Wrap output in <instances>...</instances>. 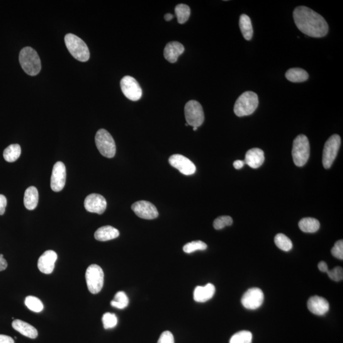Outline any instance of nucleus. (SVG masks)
<instances>
[{
	"label": "nucleus",
	"instance_id": "nucleus-1",
	"mask_svg": "<svg viewBox=\"0 0 343 343\" xmlns=\"http://www.w3.org/2000/svg\"><path fill=\"white\" fill-rule=\"evenodd\" d=\"M293 18L296 26L306 35L322 38L328 33V26L325 19L308 7H296L293 12Z\"/></svg>",
	"mask_w": 343,
	"mask_h": 343
},
{
	"label": "nucleus",
	"instance_id": "nucleus-2",
	"mask_svg": "<svg viewBox=\"0 0 343 343\" xmlns=\"http://www.w3.org/2000/svg\"><path fill=\"white\" fill-rule=\"evenodd\" d=\"M19 62L22 68L30 76H36L40 72L41 64L40 57L33 48L27 47L21 50Z\"/></svg>",
	"mask_w": 343,
	"mask_h": 343
},
{
	"label": "nucleus",
	"instance_id": "nucleus-3",
	"mask_svg": "<svg viewBox=\"0 0 343 343\" xmlns=\"http://www.w3.org/2000/svg\"><path fill=\"white\" fill-rule=\"evenodd\" d=\"M259 99L256 94L251 91L245 92L236 101L234 113L239 117L250 115L257 109Z\"/></svg>",
	"mask_w": 343,
	"mask_h": 343
},
{
	"label": "nucleus",
	"instance_id": "nucleus-4",
	"mask_svg": "<svg viewBox=\"0 0 343 343\" xmlns=\"http://www.w3.org/2000/svg\"><path fill=\"white\" fill-rule=\"evenodd\" d=\"M64 41L68 51L75 59L81 62H86L89 59V48L79 36L69 33L65 36Z\"/></svg>",
	"mask_w": 343,
	"mask_h": 343
},
{
	"label": "nucleus",
	"instance_id": "nucleus-5",
	"mask_svg": "<svg viewBox=\"0 0 343 343\" xmlns=\"http://www.w3.org/2000/svg\"><path fill=\"white\" fill-rule=\"evenodd\" d=\"M310 146L306 135L297 136L293 142V155L294 164L298 167H303L308 162L310 157Z\"/></svg>",
	"mask_w": 343,
	"mask_h": 343
},
{
	"label": "nucleus",
	"instance_id": "nucleus-6",
	"mask_svg": "<svg viewBox=\"0 0 343 343\" xmlns=\"http://www.w3.org/2000/svg\"><path fill=\"white\" fill-rule=\"evenodd\" d=\"M96 145L99 152L104 157L111 159L116 154V145L113 137L105 129L97 131L95 137Z\"/></svg>",
	"mask_w": 343,
	"mask_h": 343
},
{
	"label": "nucleus",
	"instance_id": "nucleus-7",
	"mask_svg": "<svg viewBox=\"0 0 343 343\" xmlns=\"http://www.w3.org/2000/svg\"><path fill=\"white\" fill-rule=\"evenodd\" d=\"M87 288L92 294L101 292L104 286V274L103 269L97 264H92L85 273Z\"/></svg>",
	"mask_w": 343,
	"mask_h": 343
},
{
	"label": "nucleus",
	"instance_id": "nucleus-8",
	"mask_svg": "<svg viewBox=\"0 0 343 343\" xmlns=\"http://www.w3.org/2000/svg\"><path fill=\"white\" fill-rule=\"evenodd\" d=\"M184 113L188 125L198 128L202 125L205 116L202 106L198 101L192 100L188 102L184 107Z\"/></svg>",
	"mask_w": 343,
	"mask_h": 343
},
{
	"label": "nucleus",
	"instance_id": "nucleus-9",
	"mask_svg": "<svg viewBox=\"0 0 343 343\" xmlns=\"http://www.w3.org/2000/svg\"><path fill=\"white\" fill-rule=\"evenodd\" d=\"M340 146V138L339 135L330 136L326 141L323 151L322 163L325 169L332 166L337 155Z\"/></svg>",
	"mask_w": 343,
	"mask_h": 343
},
{
	"label": "nucleus",
	"instance_id": "nucleus-10",
	"mask_svg": "<svg viewBox=\"0 0 343 343\" xmlns=\"http://www.w3.org/2000/svg\"><path fill=\"white\" fill-rule=\"evenodd\" d=\"M120 87L124 96L131 101H139L142 97V89L139 83L132 77H124L121 80Z\"/></svg>",
	"mask_w": 343,
	"mask_h": 343
},
{
	"label": "nucleus",
	"instance_id": "nucleus-11",
	"mask_svg": "<svg viewBox=\"0 0 343 343\" xmlns=\"http://www.w3.org/2000/svg\"><path fill=\"white\" fill-rule=\"evenodd\" d=\"M264 294L259 288L249 289L242 298V304L248 310H256L262 305L264 301Z\"/></svg>",
	"mask_w": 343,
	"mask_h": 343
},
{
	"label": "nucleus",
	"instance_id": "nucleus-12",
	"mask_svg": "<svg viewBox=\"0 0 343 343\" xmlns=\"http://www.w3.org/2000/svg\"><path fill=\"white\" fill-rule=\"evenodd\" d=\"M131 208L136 216L144 220H154L159 216V212L157 208L150 201L144 200L136 201Z\"/></svg>",
	"mask_w": 343,
	"mask_h": 343
},
{
	"label": "nucleus",
	"instance_id": "nucleus-13",
	"mask_svg": "<svg viewBox=\"0 0 343 343\" xmlns=\"http://www.w3.org/2000/svg\"><path fill=\"white\" fill-rule=\"evenodd\" d=\"M169 162L172 167L176 168L185 176H190L196 172V166L188 158L176 154L169 158Z\"/></svg>",
	"mask_w": 343,
	"mask_h": 343
},
{
	"label": "nucleus",
	"instance_id": "nucleus-14",
	"mask_svg": "<svg viewBox=\"0 0 343 343\" xmlns=\"http://www.w3.org/2000/svg\"><path fill=\"white\" fill-rule=\"evenodd\" d=\"M66 179V170L64 164L58 162L53 165L52 176H51L50 186L53 191L59 192L65 186Z\"/></svg>",
	"mask_w": 343,
	"mask_h": 343
},
{
	"label": "nucleus",
	"instance_id": "nucleus-15",
	"mask_svg": "<svg viewBox=\"0 0 343 343\" xmlns=\"http://www.w3.org/2000/svg\"><path fill=\"white\" fill-rule=\"evenodd\" d=\"M84 206L90 213L102 214L106 211L107 201L101 194L92 193L85 198Z\"/></svg>",
	"mask_w": 343,
	"mask_h": 343
},
{
	"label": "nucleus",
	"instance_id": "nucleus-16",
	"mask_svg": "<svg viewBox=\"0 0 343 343\" xmlns=\"http://www.w3.org/2000/svg\"><path fill=\"white\" fill-rule=\"evenodd\" d=\"M57 255L53 250H47L41 255L38 261V267L41 273H52L57 261Z\"/></svg>",
	"mask_w": 343,
	"mask_h": 343
},
{
	"label": "nucleus",
	"instance_id": "nucleus-17",
	"mask_svg": "<svg viewBox=\"0 0 343 343\" xmlns=\"http://www.w3.org/2000/svg\"><path fill=\"white\" fill-rule=\"evenodd\" d=\"M308 308L310 312L317 315H323L329 310V303L320 296L311 297L308 301Z\"/></svg>",
	"mask_w": 343,
	"mask_h": 343
},
{
	"label": "nucleus",
	"instance_id": "nucleus-18",
	"mask_svg": "<svg viewBox=\"0 0 343 343\" xmlns=\"http://www.w3.org/2000/svg\"><path fill=\"white\" fill-rule=\"evenodd\" d=\"M184 47L181 43L172 41L165 46L164 54L165 59L170 63H175L180 55L184 52Z\"/></svg>",
	"mask_w": 343,
	"mask_h": 343
},
{
	"label": "nucleus",
	"instance_id": "nucleus-19",
	"mask_svg": "<svg viewBox=\"0 0 343 343\" xmlns=\"http://www.w3.org/2000/svg\"><path fill=\"white\" fill-rule=\"evenodd\" d=\"M264 161L263 151L259 148H253L249 150L245 155V164L249 165L253 169H257L261 166Z\"/></svg>",
	"mask_w": 343,
	"mask_h": 343
},
{
	"label": "nucleus",
	"instance_id": "nucleus-20",
	"mask_svg": "<svg viewBox=\"0 0 343 343\" xmlns=\"http://www.w3.org/2000/svg\"><path fill=\"white\" fill-rule=\"evenodd\" d=\"M215 291V287L212 284H208L205 286L196 287L194 291V300L198 303H205L213 298Z\"/></svg>",
	"mask_w": 343,
	"mask_h": 343
},
{
	"label": "nucleus",
	"instance_id": "nucleus-21",
	"mask_svg": "<svg viewBox=\"0 0 343 343\" xmlns=\"http://www.w3.org/2000/svg\"><path fill=\"white\" fill-rule=\"evenodd\" d=\"M12 327L24 336L35 339L38 336V331L33 326L23 320H14L12 323Z\"/></svg>",
	"mask_w": 343,
	"mask_h": 343
},
{
	"label": "nucleus",
	"instance_id": "nucleus-22",
	"mask_svg": "<svg viewBox=\"0 0 343 343\" xmlns=\"http://www.w3.org/2000/svg\"><path fill=\"white\" fill-rule=\"evenodd\" d=\"M119 235H120V232L117 229L114 228L113 226H105L99 228L95 232L94 237L100 242H106V241L115 239L119 237Z\"/></svg>",
	"mask_w": 343,
	"mask_h": 343
},
{
	"label": "nucleus",
	"instance_id": "nucleus-23",
	"mask_svg": "<svg viewBox=\"0 0 343 343\" xmlns=\"http://www.w3.org/2000/svg\"><path fill=\"white\" fill-rule=\"evenodd\" d=\"M39 194L37 188L35 186L29 187L26 189L24 197V204L28 210L32 211L37 207Z\"/></svg>",
	"mask_w": 343,
	"mask_h": 343
},
{
	"label": "nucleus",
	"instance_id": "nucleus-24",
	"mask_svg": "<svg viewBox=\"0 0 343 343\" xmlns=\"http://www.w3.org/2000/svg\"><path fill=\"white\" fill-rule=\"evenodd\" d=\"M286 79L291 82L300 83L306 81L309 75L307 72L301 68H291L286 74Z\"/></svg>",
	"mask_w": 343,
	"mask_h": 343
},
{
	"label": "nucleus",
	"instance_id": "nucleus-25",
	"mask_svg": "<svg viewBox=\"0 0 343 343\" xmlns=\"http://www.w3.org/2000/svg\"><path fill=\"white\" fill-rule=\"evenodd\" d=\"M239 26L241 32L245 40L248 41L251 40L253 36L252 25L251 20L246 14L240 16Z\"/></svg>",
	"mask_w": 343,
	"mask_h": 343
},
{
	"label": "nucleus",
	"instance_id": "nucleus-26",
	"mask_svg": "<svg viewBox=\"0 0 343 343\" xmlns=\"http://www.w3.org/2000/svg\"><path fill=\"white\" fill-rule=\"evenodd\" d=\"M299 227L305 233H315L320 228V223L317 220L312 218H303L299 223Z\"/></svg>",
	"mask_w": 343,
	"mask_h": 343
},
{
	"label": "nucleus",
	"instance_id": "nucleus-27",
	"mask_svg": "<svg viewBox=\"0 0 343 343\" xmlns=\"http://www.w3.org/2000/svg\"><path fill=\"white\" fill-rule=\"evenodd\" d=\"M21 148L19 145H11L4 150V159L8 162H14L20 157Z\"/></svg>",
	"mask_w": 343,
	"mask_h": 343
},
{
	"label": "nucleus",
	"instance_id": "nucleus-28",
	"mask_svg": "<svg viewBox=\"0 0 343 343\" xmlns=\"http://www.w3.org/2000/svg\"><path fill=\"white\" fill-rule=\"evenodd\" d=\"M175 13H176L178 23L181 24H184L188 21L190 16V8L187 5H177L175 8Z\"/></svg>",
	"mask_w": 343,
	"mask_h": 343
},
{
	"label": "nucleus",
	"instance_id": "nucleus-29",
	"mask_svg": "<svg viewBox=\"0 0 343 343\" xmlns=\"http://www.w3.org/2000/svg\"><path fill=\"white\" fill-rule=\"evenodd\" d=\"M128 303H129V300L126 294L123 291H120L114 296L113 300L111 301V305L113 307L122 310L127 307Z\"/></svg>",
	"mask_w": 343,
	"mask_h": 343
},
{
	"label": "nucleus",
	"instance_id": "nucleus-30",
	"mask_svg": "<svg viewBox=\"0 0 343 343\" xmlns=\"http://www.w3.org/2000/svg\"><path fill=\"white\" fill-rule=\"evenodd\" d=\"M275 243H276L279 249L284 250V251L288 252L293 248V243H292L290 238H289L286 235L282 234V233H279L276 236Z\"/></svg>",
	"mask_w": 343,
	"mask_h": 343
},
{
	"label": "nucleus",
	"instance_id": "nucleus-31",
	"mask_svg": "<svg viewBox=\"0 0 343 343\" xmlns=\"http://www.w3.org/2000/svg\"><path fill=\"white\" fill-rule=\"evenodd\" d=\"M25 305L31 311L34 312H41L43 310V304L40 299L33 296H29L25 299Z\"/></svg>",
	"mask_w": 343,
	"mask_h": 343
},
{
	"label": "nucleus",
	"instance_id": "nucleus-32",
	"mask_svg": "<svg viewBox=\"0 0 343 343\" xmlns=\"http://www.w3.org/2000/svg\"><path fill=\"white\" fill-rule=\"evenodd\" d=\"M252 340V333L247 330H242L233 335L230 343H251Z\"/></svg>",
	"mask_w": 343,
	"mask_h": 343
},
{
	"label": "nucleus",
	"instance_id": "nucleus-33",
	"mask_svg": "<svg viewBox=\"0 0 343 343\" xmlns=\"http://www.w3.org/2000/svg\"><path fill=\"white\" fill-rule=\"evenodd\" d=\"M208 248V245L202 241L197 240L188 243L183 247V250L187 254H191L197 250H205Z\"/></svg>",
	"mask_w": 343,
	"mask_h": 343
},
{
	"label": "nucleus",
	"instance_id": "nucleus-34",
	"mask_svg": "<svg viewBox=\"0 0 343 343\" xmlns=\"http://www.w3.org/2000/svg\"><path fill=\"white\" fill-rule=\"evenodd\" d=\"M102 321H103L104 328L105 329L115 327L118 323L117 317L115 314L111 313H104Z\"/></svg>",
	"mask_w": 343,
	"mask_h": 343
},
{
	"label": "nucleus",
	"instance_id": "nucleus-35",
	"mask_svg": "<svg viewBox=\"0 0 343 343\" xmlns=\"http://www.w3.org/2000/svg\"><path fill=\"white\" fill-rule=\"evenodd\" d=\"M233 224L232 218L230 216H224L216 219L214 221L213 226L216 230H221L226 226L232 225Z\"/></svg>",
	"mask_w": 343,
	"mask_h": 343
},
{
	"label": "nucleus",
	"instance_id": "nucleus-36",
	"mask_svg": "<svg viewBox=\"0 0 343 343\" xmlns=\"http://www.w3.org/2000/svg\"><path fill=\"white\" fill-rule=\"evenodd\" d=\"M328 277L332 281L339 282L343 279V270L342 267H335L332 270L328 269L327 272Z\"/></svg>",
	"mask_w": 343,
	"mask_h": 343
},
{
	"label": "nucleus",
	"instance_id": "nucleus-37",
	"mask_svg": "<svg viewBox=\"0 0 343 343\" xmlns=\"http://www.w3.org/2000/svg\"><path fill=\"white\" fill-rule=\"evenodd\" d=\"M331 253L333 256L336 258L343 259V241L340 240L335 243L334 246L332 247Z\"/></svg>",
	"mask_w": 343,
	"mask_h": 343
},
{
	"label": "nucleus",
	"instance_id": "nucleus-38",
	"mask_svg": "<svg viewBox=\"0 0 343 343\" xmlns=\"http://www.w3.org/2000/svg\"><path fill=\"white\" fill-rule=\"evenodd\" d=\"M157 343H174L173 334L170 331H165L162 333Z\"/></svg>",
	"mask_w": 343,
	"mask_h": 343
},
{
	"label": "nucleus",
	"instance_id": "nucleus-39",
	"mask_svg": "<svg viewBox=\"0 0 343 343\" xmlns=\"http://www.w3.org/2000/svg\"><path fill=\"white\" fill-rule=\"evenodd\" d=\"M7 205V199L3 194H0V215H4Z\"/></svg>",
	"mask_w": 343,
	"mask_h": 343
},
{
	"label": "nucleus",
	"instance_id": "nucleus-40",
	"mask_svg": "<svg viewBox=\"0 0 343 343\" xmlns=\"http://www.w3.org/2000/svg\"><path fill=\"white\" fill-rule=\"evenodd\" d=\"M0 343H15L13 338L9 335L0 334Z\"/></svg>",
	"mask_w": 343,
	"mask_h": 343
},
{
	"label": "nucleus",
	"instance_id": "nucleus-41",
	"mask_svg": "<svg viewBox=\"0 0 343 343\" xmlns=\"http://www.w3.org/2000/svg\"><path fill=\"white\" fill-rule=\"evenodd\" d=\"M8 266V263L5 259L4 255L0 254V271H4Z\"/></svg>",
	"mask_w": 343,
	"mask_h": 343
},
{
	"label": "nucleus",
	"instance_id": "nucleus-42",
	"mask_svg": "<svg viewBox=\"0 0 343 343\" xmlns=\"http://www.w3.org/2000/svg\"><path fill=\"white\" fill-rule=\"evenodd\" d=\"M318 266L320 271L323 272V273H327V272L328 271L327 264L325 262H320L319 264L318 265Z\"/></svg>",
	"mask_w": 343,
	"mask_h": 343
},
{
	"label": "nucleus",
	"instance_id": "nucleus-43",
	"mask_svg": "<svg viewBox=\"0 0 343 343\" xmlns=\"http://www.w3.org/2000/svg\"><path fill=\"white\" fill-rule=\"evenodd\" d=\"M245 163L242 160H236V161L233 163V166H234L235 169L239 170L242 169L243 167L244 166Z\"/></svg>",
	"mask_w": 343,
	"mask_h": 343
},
{
	"label": "nucleus",
	"instance_id": "nucleus-44",
	"mask_svg": "<svg viewBox=\"0 0 343 343\" xmlns=\"http://www.w3.org/2000/svg\"><path fill=\"white\" fill-rule=\"evenodd\" d=\"M174 16L172 15L171 14H165L164 16V19L166 21H171L172 19H173Z\"/></svg>",
	"mask_w": 343,
	"mask_h": 343
},
{
	"label": "nucleus",
	"instance_id": "nucleus-45",
	"mask_svg": "<svg viewBox=\"0 0 343 343\" xmlns=\"http://www.w3.org/2000/svg\"><path fill=\"white\" fill-rule=\"evenodd\" d=\"M197 129H198V128H197V127H193V130H194V131H196V130H197Z\"/></svg>",
	"mask_w": 343,
	"mask_h": 343
},
{
	"label": "nucleus",
	"instance_id": "nucleus-46",
	"mask_svg": "<svg viewBox=\"0 0 343 343\" xmlns=\"http://www.w3.org/2000/svg\"><path fill=\"white\" fill-rule=\"evenodd\" d=\"M185 125L188 126V124L186 123V124H185Z\"/></svg>",
	"mask_w": 343,
	"mask_h": 343
}]
</instances>
